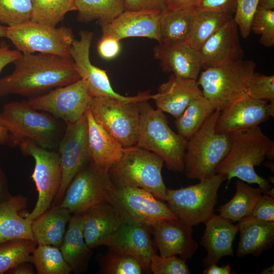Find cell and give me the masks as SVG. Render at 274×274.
Returning a JSON list of instances; mask_svg holds the SVG:
<instances>
[{
    "mask_svg": "<svg viewBox=\"0 0 274 274\" xmlns=\"http://www.w3.org/2000/svg\"><path fill=\"white\" fill-rule=\"evenodd\" d=\"M201 67L205 69L227 64L243 59L238 27L231 19L213 33L198 51Z\"/></svg>",
    "mask_w": 274,
    "mask_h": 274,
    "instance_id": "44dd1931",
    "label": "cell"
},
{
    "mask_svg": "<svg viewBox=\"0 0 274 274\" xmlns=\"http://www.w3.org/2000/svg\"><path fill=\"white\" fill-rule=\"evenodd\" d=\"M258 7L265 9L273 10L274 0H259Z\"/></svg>",
    "mask_w": 274,
    "mask_h": 274,
    "instance_id": "11a10c76",
    "label": "cell"
},
{
    "mask_svg": "<svg viewBox=\"0 0 274 274\" xmlns=\"http://www.w3.org/2000/svg\"><path fill=\"white\" fill-rule=\"evenodd\" d=\"M122 222L151 226L160 221L178 218L166 203L150 192L134 187L116 188L109 201Z\"/></svg>",
    "mask_w": 274,
    "mask_h": 274,
    "instance_id": "7c38bea8",
    "label": "cell"
},
{
    "mask_svg": "<svg viewBox=\"0 0 274 274\" xmlns=\"http://www.w3.org/2000/svg\"><path fill=\"white\" fill-rule=\"evenodd\" d=\"M7 26H4L0 24V37H5Z\"/></svg>",
    "mask_w": 274,
    "mask_h": 274,
    "instance_id": "680465c9",
    "label": "cell"
},
{
    "mask_svg": "<svg viewBox=\"0 0 274 274\" xmlns=\"http://www.w3.org/2000/svg\"><path fill=\"white\" fill-rule=\"evenodd\" d=\"M31 0H0V24L13 26L30 20Z\"/></svg>",
    "mask_w": 274,
    "mask_h": 274,
    "instance_id": "ab89813d",
    "label": "cell"
},
{
    "mask_svg": "<svg viewBox=\"0 0 274 274\" xmlns=\"http://www.w3.org/2000/svg\"><path fill=\"white\" fill-rule=\"evenodd\" d=\"M164 162L156 154L135 145L124 148L122 157L108 174L116 188H142L165 201L167 188L162 176Z\"/></svg>",
    "mask_w": 274,
    "mask_h": 274,
    "instance_id": "5b68a950",
    "label": "cell"
},
{
    "mask_svg": "<svg viewBox=\"0 0 274 274\" xmlns=\"http://www.w3.org/2000/svg\"><path fill=\"white\" fill-rule=\"evenodd\" d=\"M232 19V15L224 13L197 11L191 33L187 42L199 51L213 33Z\"/></svg>",
    "mask_w": 274,
    "mask_h": 274,
    "instance_id": "e575fe53",
    "label": "cell"
},
{
    "mask_svg": "<svg viewBox=\"0 0 274 274\" xmlns=\"http://www.w3.org/2000/svg\"><path fill=\"white\" fill-rule=\"evenodd\" d=\"M151 229L154 245L161 256L179 255L186 260L193 256L198 248L192 236V227L178 218L159 221Z\"/></svg>",
    "mask_w": 274,
    "mask_h": 274,
    "instance_id": "d6986e66",
    "label": "cell"
},
{
    "mask_svg": "<svg viewBox=\"0 0 274 274\" xmlns=\"http://www.w3.org/2000/svg\"><path fill=\"white\" fill-rule=\"evenodd\" d=\"M251 30L260 35V43L266 47L274 46V11L257 8L253 17Z\"/></svg>",
    "mask_w": 274,
    "mask_h": 274,
    "instance_id": "60d3db41",
    "label": "cell"
},
{
    "mask_svg": "<svg viewBox=\"0 0 274 274\" xmlns=\"http://www.w3.org/2000/svg\"><path fill=\"white\" fill-rule=\"evenodd\" d=\"M92 98L85 82L80 79L32 97L27 102L32 108L47 112L66 124L77 121L85 114Z\"/></svg>",
    "mask_w": 274,
    "mask_h": 274,
    "instance_id": "5bb4252c",
    "label": "cell"
},
{
    "mask_svg": "<svg viewBox=\"0 0 274 274\" xmlns=\"http://www.w3.org/2000/svg\"><path fill=\"white\" fill-rule=\"evenodd\" d=\"M80 39L74 40L71 56L81 79L86 83L92 97H111L128 101L140 102L151 99L150 92H139L133 96H125L116 92L111 86L106 71L93 65L90 59V48L93 33L87 30L79 32Z\"/></svg>",
    "mask_w": 274,
    "mask_h": 274,
    "instance_id": "9a60e30c",
    "label": "cell"
},
{
    "mask_svg": "<svg viewBox=\"0 0 274 274\" xmlns=\"http://www.w3.org/2000/svg\"><path fill=\"white\" fill-rule=\"evenodd\" d=\"M197 10L195 7L170 10L161 13L158 43L187 42L191 33Z\"/></svg>",
    "mask_w": 274,
    "mask_h": 274,
    "instance_id": "4dcf8cb0",
    "label": "cell"
},
{
    "mask_svg": "<svg viewBox=\"0 0 274 274\" xmlns=\"http://www.w3.org/2000/svg\"><path fill=\"white\" fill-rule=\"evenodd\" d=\"M236 9L234 21L236 24L241 36L247 38L251 31L253 17L258 8L259 0H235Z\"/></svg>",
    "mask_w": 274,
    "mask_h": 274,
    "instance_id": "ee69618b",
    "label": "cell"
},
{
    "mask_svg": "<svg viewBox=\"0 0 274 274\" xmlns=\"http://www.w3.org/2000/svg\"><path fill=\"white\" fill-rule=\"evenodd\" d=\"M9 138L7 130L0 124V144H4L8 143Z\"/></svg>",
    "mask_w": 274,
    "mask_h": 274,
    "instance_id": "9f6ffc18",
    "label": "cell"
},
{
    "mask_svg": "<svg viewBox=\"0 0 274 274\" xmlns=\"http://www.w3.org/2000/svg\"><path fill=\"white\" fill-rule=\"evenodd\" d=\"M247 94L255 99L274 101V76L255 72L249 81Z\"/></svg>",
    "mask_w": 274,
    "mask_h": 274,
    "instance_id": "b9f144b4",
    "label": "cell"
},
{
    "mask_svg": "<svg viewBox=\"0 0 274 274\" xmlns=\"http://www.w3.org/2000/svg\"><path fill=\"white\" fill-rule=\"evenodd\" d=\"M30 20L51 26L61 21L68 12L77 11L74 0H31Z\"/></svg>",
    "mask_w": 274,
    "mask_h": 274,
    "instance_id": "d590c367",
    "label": "cell"
},
{
    "mask_svg": "<svg viewBox=\"0 0 274 274\" xmlns=\"http://www.w3.org/2000/svg\"><path fill=\"white\" fill-rule=\"evenodd\" d=\"M203 95L193 99L175 121L177 133L188 140L215 111Z\"/></svg>",
    "mask_w": 274,
    "mask_h": 274,
    "instance_id": "836d02e7",
    "label": "cell"
},
{
    "mask_svg": "<svg viewBox=\"0 0 274 274\" xmlns=\"http://www.w3.org/2000/svg\"><path fill=\"white\" fill-rule=\"evenodd\" d=\"M125 10L163 11L166 9L165 0H124Z\"/></svg>",
    "mask_w": 274,
    "mask_h": 274,
    "instance_id": "c3c4849f",
    "label": "cell"
},
{
    "mask_svg": "<svg viewBox=\"0 0 274 274\" xmlns=\"http://www.w3.org/2000/svg\"><path fill=\"white\" fill-rule=\"evenodd\" d=\"M13 63V71L0 79V96L19 94L33 97L81 79L72 57L21 53Z\"/></svg>",
    "mask_w": 274,
    "mask_h": 274,
    "instance_id": "6da1fadb",
    "label": "cell"
},
{
    "mask_svg": "<svg viewBox=\"0 0 274 274\" xmlns=\"http://www.w3.org/2000/svg\"><path fill=\"white\" fill-rule=\"evenodd\" d=\"M262 193L259 187H252L241 180L237 181L233 197L219 207L220 215L232 222L250 216Z\"/></svg>",
    "mask_w": 274,
    "mask_h": 274,
    "instance_id": "1f68e13d",
    "label": "cell"
},
{
    "mask_svg": "<svg viewBox=\"0 0 274 274\" xmlns=\"http://www.w3.org/2000/svg\"><path fill=\"white\" fill-rule=\"evenodd\" d=\"M18 146L24 154L32 156L35 161L31 177L38 191V199L32 211L24 215L33 221L51 208L58 193L62 178L59 157L57 153L30 141Z\"/></svg>",
    "mask_w": 274,
    "mask_h": 274,
    "instance_id": "30bf717a",
    "label": "cell"
},
{
    "mask_svg": "<svg viewBox=\"0 0 274 274\" xmlns=\"http://www.w3.org/2000/svg\"><path fill=\"white\" fill-rule=\"evenodd\" d=\"M264 165L268 167L271 172H273V161L270 160L268 162H266Z\"/></svg>",
    "mask_w": 274,
    "mask_h": 274,
    "instance_id": "91938a15",
    "label": "cell"
},
{
    "mask_svg": "<svg viewBox=\"0 0 274 274\" xmlns=\"http://www.w3.org/2000/svg\"><path fill=\"white\" fill-rule=\"evenodd\" d=\"M229 151L216 168V174L225 175L229 181L233 178L249 183L256 184L264 193L271 188L268 180L259 176L255 166H260L266 157L274 158V142L260 127L229 134Z\"/></svg>",
    "mask_w": 274,
    "mask_h": 274,
    "instance_id": "7a4b0ae2",
    "label": "cell"
},
{
    "mask_svg": "<svg viewBox=\"0 0 274 274\" xmlns=\"http://www.w3.org/2000/svg\"><path fill=\"white\" fill-rule=\"evenodd\" d=\"M71 214L67 209L57 205L52 206L32 221L31 230L37 245H49L59 248Z\"/></svg>",
    "mask_w": 274,
    "mask_h": 274,
    "instance_id": "f1b7e54d",
    "label": "cell"
},
{
    "mask_svg": "<svg viewBox=\"0 0 274 274\" xmlns=\"http://www.w3.org/2000/svg\"><path fill=\"white\" fill-rule=\"evenodd\" d=\"M202 95L196 80L172 74L167 81L159 86L157 92L151 94V99L154 100L157 109L176 119L193 99Z\"/></svg>",
    "mask_w": 274,
    "mask_h": 274,
    "instance_id": "603a6c76",
    "label": "cell"
},
{
    "mask_svg": "<svg viewBox=\"0 0 274 274\" xmlns=\"http://www.w3.org/2000/svg\"><path fill=\"white\" fill-rule=\"evenodd\" d=\"M274 116V101L251 98L247 93L220 111L215 130L221 133L245 131Z\"/></svg>",
    "mask_w": 274,
    "mask_h": 274,
    "instance_id": "e0dca14e",
    "label": "cell"
},
{
    "mask_svg": "<svg viewBox=\"0 0 274 274\" xmlns=\"http://www.w3.org/2000/svg\"><path fill=\"white\" fill-rule=\"evenodd\" d=\"M150 270L154 274H189L186 260L177 256H161L156 253L151 257Z\"/></svg>",
    "mask_w": 274,
    "mask_h": 274,
    "instance_id": "7bdbcfd3",
    "label": "cell"
},
{
    "mask_svg": "<svg viewBox=\"0 0 274 274\" xmlns=\"http://www.w3.org/2000/svg\"><path fill=\"white\" fill-rule=\"evenodd\" d=\"M87 145L90 162L97 169L108 173L122 157L124 148L94 119L90 108L86 112Z\"/></svg>",
    "mask_w": 274,
    "mask_h": 274,
    "instance_id": "d4e9b609",
    "label": "cell"
},
{
    "mask_svg": "<svg viewBox=\"0 0 274 274\" xmlns=\"http://www.w3.org/2000/svg\"><path fill=\"white\" fill-rule=\"evenodd\" d=\"M153 55L162 71L184 79H198L201 67L199 52L187 42L159 44L153 48Z\"/></svg>",
    "mask_w": 274,
    "mask_h": 274,
    "instance_id": "7402d4cb",
    "label": "cell"
},
{
    "mask_svg": "<svg viewBox=\"0 0 274 274\" xmlns=\"http://www.w3.org/2000/svg\"><path fill=\"white\" fill-rule=\"evenodd\" d=\"M220 113L215 110L187 140L184 171L189 179L200 180L216 174V167L229 151V134L215 130Z\"/></svg>",
    "mask_w": 274,
    "mask_h": 274,
    "instance_id": "8992f818",
    "label": "cell"
},
{
    "mask_svg": "<svg viewBox=\"0 0 274 274\" xmlns=\"http://www.w3.org/2000/svg\"><path fill=\"white\" fill-rule=\"evenodd\" d=\"M12 196L8 190L6 177L0 165V202L9 199Z\"/></svg>",
    "mask_w": 274,
    "mask_h": 274,
    "instance_id": "816d5d0a",
    "label": "cell"
},
{
    "mask_svg": "<svg viewBox=\"0 0 274 274\" xmlns=\"http://www.w3.org/2000/svg\"><path fill=\"white\" fill-rule=\"evenodd\" d=\"M200 1V0H165L166 9L170 10L196 8Z\"/></svg>",
    "mask_w": 274,
    "mask_h": 274,
    "instance_id": "f907efd6",
    "label": "cell"
},
{
    "mask_svg": "<svg viewBox=\"0 0 274 274\" xmlns=\"http://www.w3.org/2000/svg\"><path fill=\"white\" fill-rule=\"evenodd\" d=\"M37 245L31 257L38 273L68 274L72 271L59 248L49 245Z\"/></svg>",
    "mask_w": 274,
    "mask_h": 274,
    "instance_id": "74e56055",
    "label": "cell"
},
{
    "mask_svg": "<svg viewBox=\"0 0 274 274\" xmlns=\"http://www.w3.org/2000/svg\"><path fill=\"white\" fill-rule=\"evenodd\" d=\"M140 120L136 145L160 157L170 170L182 172L187 140L169 126L164 113L144 100L138 102Z\"/></svg>",
    "mask_w": 274,
    "mask_h": 274,
    "instance_id": "277c9868",
    "label": "cell"
},
{
    "mask_svg": "<svg viewBox=\"0 0 274 274\" xmlns=\"http://www.w3.org/2000/svg\"><path fill=\"white\" fill-rule=\"evenodd\" d=\"M0 124L8 133V143L14 146L30 141L51 150L58 146L64 131L59 119L32 108L27 101L5 104L0 112Z\"/></svg>",
    "mask_w": 274,
    "mask_h": 274,
    "instance_id": "3957f363",
    "label": "cell"
},
{
    "mask_svg": "<svg viewBox=\"0 0 274 274\" xmlns=\"http://www.w3.org/2000/svg\"><path fill=\"white\" fill-rule=\"evenodd\" d=\"M273 270H274L273 265H272L270 267H268L267 268H266L263 269L262 271L260 272V273H264V274L273 273Z\"/></svg>",
    "mask_w": 274,
    "mask_h": 274,
    "instance_id": "6f0895ef",
    "label": "cell"
},
{
    "mask_svg": "<svg viewBox=\"0 0 274 274\" xmlns=\"http://www.w3.org/2000/svg\"><path fill=\"white\" fill-rule=\"evenodd\" d=\"M228 219L220 215L214 214L204 224L206 228L200 244L207 251L203 262L207 267L218 264L220 259L226 256H233V241L238 228Z\"/></svg>",
    "mask_w": 274,
    "mask_h": 274,
    "instance_id": "484cf974",
    "label": "cell"
},
{
    "mask_svg": "<svg viewBox=\"0 0 274 274\" xmlns=\"http://www.w3.org/2000/svg\"><path fill=\"white\" fill-rule=\"evenodd\" d=\"M58 147L57 153L59 157L62 178L59 191L52 203V206L59 205L61 203L73 179L90 161L86 114L77 121L66 124V128Z\"/></svg>",
    "mask_w": 274,
    "mask_h": 274,
    "instance_id": "2e32d148",
    "label": "cell"
},
{
    "mask_svg": "<svg viewBox=\"0 0 274 274\" xmlns=\"http://www.w3.org/2000/svg\"><path fill=\"white\" fill-rule=\"evenodd\" d=\"M138 102L95 97L92 98L90 110L96 122L126 148L137 144L140 120Z\"/></svg>",
    "mask_w": 274,
    "mask_h": 274,
    "instance_id": "8fae6325",
    "label": "cell"
},
{
    "mask_svg": "<svg viewBox=\"0 0 274 274\" xmlns=\"http://www.w3.org/2000/svg\"><path fill=\"white\" fill-rule=\"evenodd\" d=\"M27 263L24 262L18 264L8 271L7 273L10 274H34L35 271L32 266Z\"/></svg>",
    "mask_w": 274,
    "mask_h": 274,
    "instance_id": "db71d44e",
    "label": "cell"
},
{
    "mask_svg": "<svg viewBox=\"0 0 274 274\" xmlns=\"http://www.w3.org/2000/svg\"><path fill=\"white\" fill-rule=\"evenodd\" d=\"M237 225L240 233L237 257L249 254L257 257L272 247L274 221H264L249 216L238 221Z\"/></svg>",
    "mask_w": 274,
    "mask_h": 274,
    "instance_id": "4316f807",
    "label": "cell"
},
{
    "mask_svg": "<svg viewBox=\"0 0 274 274\" xmlns=\"http://www.w3.org/2000/svg\"><path fill=\"white\" fill-rule=\"evenodd\" d=\"M197 11L224 13L232 15L236 9L235 0H200Z\"/></svg>",
    "mask_w": 274,
    "mask_h": 274,
    "instance_id": "bcb514c9",
    "label": "cell"
},
{
    "mask_svg": "<svg viewBox=\"0 0 274 274\" xmlns=\"http://www.w3.org/2000/svg\"><path fill=\"white\" fill-rule=\"evenodd\" d=\"M231 271V268L229 264L221 266H218L217 264H212L207 266L203 272L204 274H230Z\"/></svg>",
    "mask_w": 274,
    "mask_h": 274,
    "instance_id": "f5cc1de1",
    "label": "cell"
},
{
    "mask_svg": "<svg viewBox=\"0 0 274 274\" xmlns=\"http://www.w3.org/2000/svg\"><path fill=\"white\" fill-rule=\"evenodd\" d=\"M35 241L18 238L0 243V274L7 273L15 266L31 262V255L37 247Z\"/></svg>",
    "mask_w": 274,
    "mask_h": 274,
    "instance_id": "8d00e7d4",
    "label": "cell"
},
{
    "mask_svg": "<svg viewBox=\"0 0 274 274\" xmlns=\"http://www.w3.org/2000/svg\"><path fill=\"white\" fill-rule=\"evenodd\" d=\"M83 214L85 240L92 249L107 246L122 223L116 210L109 201L95 204Z\"/></svg>",
    "mask_w": 274,
    "mask_h": 274,
    "instance_id": "cb8c5ba5",
    "label": "cell"
},
{
    "mask_svg": "<svg viewBox=\"0 0 274 274\" xmlns=\"http://www.w3.org/2000/svg\"><path fill=\"white\" fill-rule=\"evenodd\" d=\"M151 234L150 226L122 222L107 246L109 250L133 257L143 270L150 271L151 258L156 253Z\"/></svg>",
    "mask_w": 274,
    "mask_h": 274,
    "instance_id": "ffe728a7",
    "label": "cell"
},
{
    "mask_svg": "<svg viewBox=\"0 0 274 274\" xmlns=\"http://www.w3.org/2000/svg\"><path fill=\"white\" fill-rule=\"evenodd\" d=\"M59 249L72 271H80L85 268L92 249L85 240L83 213L72 216Z\"/></svg>",
    "mask_w": 274,
    "mask_h": 274,
    "instance_id": "f546056e",
    "label": "cell"
},
{
    "mask_svg": "<svg viewBox=\"0 0 274 274\" xmlns=\"http://www.w3.org/2000/svg\"><path fill=\"white\" fill-rule=\"evenodd\" d=\"M21 53L17 50L9 49L7 45H2L0 47V72L8 64L18 58Z\"/></svg>",
    "mask_w": 274,
    "mask_h": 274,
    "instance_id": "681fc988",
    "label": "cell"
},
{
    "mask_svg": "<svg viewBox=\"0 0 274 274\" xmlns=\"http://www.w3.org/2000/svg\"><path fill=\"white\" fill-rule=\"evenodd\" d=\"M121 50L120 41L106 36H102L97 45V51L99 56L106 60L117 57Z\"/></svg>",
    "mask_w": 274,
    "mask_h": 274,
    "instance_id": "7dc6e473",
    "label": "cell"
},
{
    "mask_svg": "<svg viewBox=\"0 0 274 274\" xmlns=\"http://www.w3.org/2000/svg\"><path fill=\"white\" fill-rule=\"evenodd\" d=\"M256 63L243 59L205 69L197 79L203 96L216 110L221 111L247 93L249 81Z\"/></svg>",
    "mask_w": 274,
    "mask_h": 274,
    "instance_id": "52a82bcc",
    "label": "cell"
},
{
    "mask_svg": "<svg viewBox=\"0 0 274 274\" xmlns=\"http://www.w3.org/2000/svg\"><path fill=\"white\" fill-rule=\"evenodd\" d=\"M226 177L217 173L196 184L177 189H166L165 201L169 209L186 225L205 223L214 214L218 191Z\"/></svg>",
    "mask_w": 274,
    "mask_h": 274,
    "instance_id": "ba28073f",
    "label": "cell"
},
{
    "mask_svg": "<svg viewBox=\"0 0 274 274\" xmlns=\"http://www.w3.org/2000/svg\"><path fill=\"white\" fill-rule=\"evenodd\" d=\"M27 203V197L22 195L12 196L0 202V243L18 238L34 241L32 221L21 213Z\"/></svg>",
    "mask_w": 274,
    "mask_h": 274,
    "instance_id": "83f0119b",
    "label": "cell"
},
{
    "mask_svg": "<svg viewBox=\"0 0 274 274\" xmlns=\"http://www.w3.org/2000/svg\"><path fill=\"white\" fill-rule=\"evenodd\" d=\"M115 189L108 173L97 169L89 161L73 179L59 205L72 214L82 213L95 204L109 202Z\"/></svg>",
    "mask_w": 274,
    "mask_h": 274,
    "instance_id": "4fadbf2b",
    "label": "cell"
},
{
    "mask_svg": "<svg viewBox=\"0 0 274 274\" xmlns=\"http://www.w3.org/2000/svg\"><path fill=\"white\" fill-rule=\"evenodd\" d=\"M162 12L124 10L111 21L100 25L102 36H110L119 41L130 37H143L159 42Z\"/></svg>",
    "mask_w": 274,
    "mask_h": 274,
    "instance_id": "ac0fdd59",
    "label": "cell"
},
{
    "mask_svg": "<svg viewBox=\"0 0 274 274\" xmlns=\"http://www.w3.org/2000/svg\"><path fill=\"white\" fill-rule=\"evenodd\" d=\"M250 216L264 221H274L273 197L264 193L261 194Z\"/></svg>",
    "mask_w": 274,
    "mask_h": 274,
    "instance_id": "f6af8a7d",
    "label": "cell"
},
{
    "mask_svg": "<svg viewBox=\"0 0 274 274\" xmlns=\"http://www.w3.org/2000/svg\"><path fill=\"white\" fill-rule=\"evenodd\" d=\"M5 37L21 53L39 52L66 57H71L70 52L75 40L70 27H56L30 20L7 26Z\"/></svg>",
    "mask_w": 274,
    "mask_h": 274,
    "instance_id": "9c48e42d",
    "label": "cell"
},
{
    "mask_svg": "<svg viewBox=\"0 0 274 274\" xmlns=\"http://www.w3.org/2000/svg\"><path fill=\"white\" fill-rule=\"evenodd\" d=\"M99 273L104 274H141L143 269L133 257L109 250L97 255Z\"/></svg>",
    "mask_w": 274,
    "mask_h": 274,
    "instance_id": "f35d334b",
    "label": "cell"
},
{
    "mask_svg": "<svg viewBox=\"0 0 274 274\" xmlns=\"http://www.w3.org/2000/svg\"><path fill=\"white\" fill-rule=\"evenodd\" d=\"M78 20L88 23L97 20L99 24L108 23L125 10L124 0H74Z\"/></svg>",
    "mask_w": 274,
    "mask_h": 274,
    "instance_id": "d6a6232c",
    "label": "cell"
}]
</instances>
